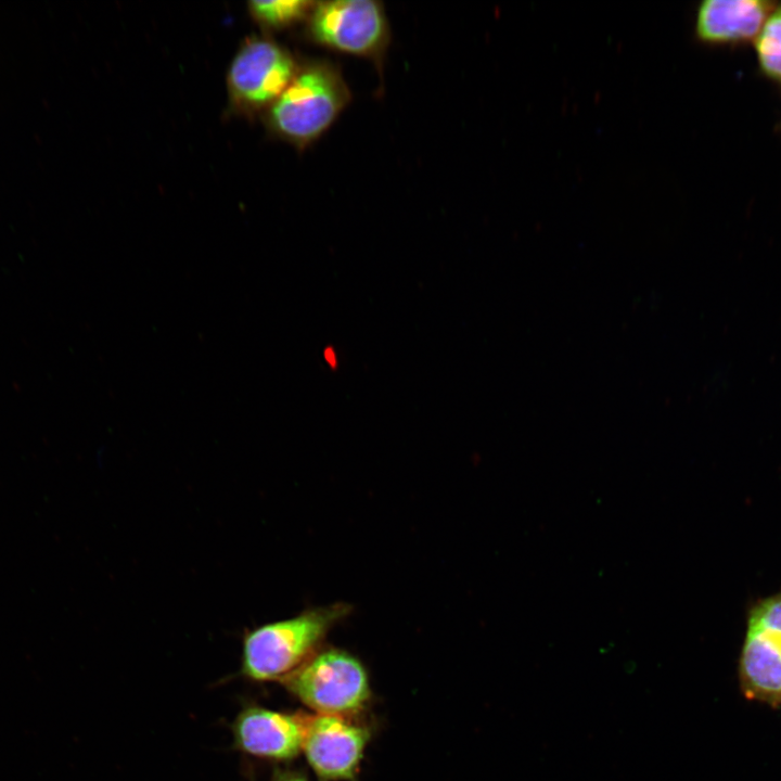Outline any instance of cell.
Wrapping results in <instances>:
<instances>
[{
    "label": "cell",
    "instance_id": "1",
    "mask_svg": "<svg viewBox=\"0 0 781 781\" xmlns=\"http://www.w3.org/2000/svg\"><path fill=\"white\" fill-rule=\"evenodd\" d=\"M351 100L337 65L315 60L298 66L281 95L268 107L271 129L304 150L335 123Z\"/></svg>",
    "mask_w": 781,
    "mask_h": 781
},
{
    "label": "cell",
    "instance_id": "2",
    "mask_svg": "<svg viewBox=\"0 0 781 781\" xmlns=\"http://www.w3.org/2000/svg\"><path fill=\"white\" fill-rule=\"evenodd\" d=\"M346 603L312 607L248 631L242 670L257 681L285 679L317 651L329 630L350 612Z\"/></svg>",
    "mask_w": 781,
    "mask_h": 781
},
{
    "label": "cell",
    "instance_id": "3",
    "mask_svg": "<svg viewBox=\"0 0 781 781\" xmlns=\"http://www.w3.org/2000/svg\"><path fill=\"white\" fill-rule=\"evenodd\" d=\"M306 35L315 44L371 60L379 68L390 41L385 9L374 0L315 1Z\"/></svg>",
    "mask_w": 781,
    "mask_h": 781
},
{
    "label": "cell",
    "instance_id": "4",
    "mask_svg": "<svg viewBox=\"0 0 781 781\" xmlns=\"http://www.w3.org/2000/svg\"><path fill=\"white\" fill-rule=\"evenodd\" d=\"M287 689L318 714L345 716L360 710L370 695L362 664L349 653L316 652L282 680Z\"/></svg>",
    "mask_w": 781,
    "mask_h": 781
},
{
    "label": "cell",
    "instance_id": "5",
    "mask_svg": "<svg viewBox=\"0 0 781 781\" xmlns=\"http://www.w3.org/2000/svg\"><path fill=\"white\" fill-rule=\"evenodd\" d=\"M740 676L746 695L768 703L781 701V593L752 612Z\"/></svg>",
    "mask_w": 781,
    "mask_h": 781
},
{
    "label": "cell",
    "instance_id": "6",
    "mask_svg": "<svg viewBox=\"0 0 781 781\" xmlns=\"http://www.w3.org/2000/svg\"><path fill=\"white\" fill-rule=\"evenodd\" d=\"M298 65L284 48L267 39L248 40L228 74L235 102L248 108L269 107L290 85Z\"/></svg>",
    "mask_w": 781,
    "mask_h": 781
},
{
    "label": "cell",
    "instance_id": "7",
    "mask_svg": "<svg viewBox=\"0 0 781 781\" xmlns=\"http://www.w3.org/2000/svg\"><path fill=\"white\" fill-rule=\"evenodd\" d=\"M369 732L338 715L306 716L303 751L322 779L351 778L363 756Z\"/></svg>",
    "mask_w": 781,
    "mask_h": 781
},
{
    "label": "cell",
    "instance_id": "8",
    "mask_svg": "<svg viewBox=\"0 0 781 781\" xmlns=\"http://www.w3.org/2000/svg\"><path fill=\"white\" fill-rule=\"evenodd\" d=\"M306 716L249 707L236 719L234 737L246 753L270 759H289L303 750Z\"/></svg>",
    "mask_w": 781,
    "mask_h": 781
},
{
    "label": "cell",
    "instance_id": "9",
    "mask_svg": "<svg viewBox=\"0 0 781 781\" xmlns=\"http://www.w3.org/2000/svg\"><path fill=\"white\" fill-rule=\"evenodd\" d=\"M772 7L771 2L759 0H706L696 13V34L708 42L757 37Z\"/></svg>",
    "mask_w": 781,
    "mask_h": 781
},
{
    "label": "cell",
    "instance_id": "10",
    "mask_svg": "<svg viewBox=\"0 0 781 781\" xmlns=\"http://www.w3.org/2000/svg\"><path fill=\"white\" fill-rule=\"evenodd\" d=\"M315 1L278 0L252 1L248 3L253 16L263 25L280 29L289 27L304 18L307 20Z\"/></svg>",
    "mask_w": 781,
    "mask_h": 781
},
{
    "label": "cell",
    "instance_id": "11",
    "mask_svg": "<svg viewBox=\"0 0 781 781\" xmlns=\"http://www.w3.org/2000/svg\"><path fill=\"white\" fill-rule=\"evenodd\" d=\"M756 52L763 71L781 81V7L772 10L756 37Z\"/></svg>",
    "mask_w": 781,
    "mask_h": 781
},
{
    "label": "cell",
    "instance_id": "12",
    "mask_svg": "<svg viewBox=\"0 0 781 781\" xmlns=\"http://www.w3.org/2000/svg\"><path fill=\"white\" fill-rule=\"evenodd\" d=\"M324 359L330 367H335L337 364V357L332 347L324 350Z\"/></svg>",
    "mask_w": 781,
    "mask_h": 781
},
{
    "label": "cell",
    "instance_id": "13",
    "mask_svg": "<svg viewBox=\"0 0 781 781\" xmlns=\"http://www.w3.org/2000/svg\"><path fill=\"white\" fill-rule=\"evenodd\" d=\"M277 781H307L304 778L295 774H285L280 778H278Z\"/></svg>",
    "mask_w": 781,
    "mask_h": 781
}]
</instances>
